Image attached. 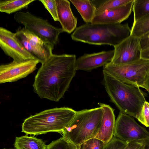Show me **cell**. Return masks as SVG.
Returning <instances> with one entry per match:
<instances>
[{
	"instance_id": "cell-1",
	"label": "cell",
	"mask_w": 149,
	"mask_h": 149,
	"mask_svg": "<svg viewBox=\"0 0 149 149\" xmlns=\"http://www.w3.org/2000/svg\"><path fill=\"white\" fill-rule=\"evenodd\" d=\"M75 54H52L42 63L33 85L41 98L55 102L63 97L76 71Z\"/></svg>"
},
{
	"instance_id": "cell-2",
	"label": "cell",
	"mask_w": 149,
	"mask_h": 149,
	"mask_svg": "<svg viewBox=\"0 0 149 149\" xmlns=\"http://www.w3.org/2000/svg\"><path fill=\"white\" fill-rule=\"evenodd\" d=\"M102 84L111 101L120 112L137 118L146 101L139 87L120 81L102 71Z\"/></svg>"
},
{
	"instance_id": "cell-3",
	"label": "cell",
	"mask_w": 149,
	"mask_h": 149,
	"mask_svg": "<svg viewBox=\"0 0 149 149\" xmlns=\"http://www.w3.org/2000/svg\"><path fill=\"white\" fill-rule=\"evenodd\" d=\"M131 29L128 23H88L76 28L71 35L74 41L89 44L114 47L129 36Z\"/></svg>"
},
{
	"instance_id": "cell-4",
	"label": "cell",
	"mask_w": 149,
	"mask_h": 149,
	"mask_svg": "<svg viewBox=\"0 0 149 149\" xmlns=\"http://www.w3.org/2000/svg\"><path fill=\"white\" fill-rule=\"evenodd\" d=\"M76 113L73 109L65 107L45 110L25 119L22 124V132L33 135L51 132L62 134Z\"/></svg>"
},
{
	"instance_id": "cell-5",
	"label": "cell",
	"mask_w": 149,
	"mask_h": 149,
	"mask_svg": "<svg viewBox=\"0 0 149 149\" xmlns=\"http://www.w3.org/2000/svg\"><path fill=\"white\" fill-rule=\"evenodd\" d=\"M103 113L100 107L77 111L72 121L63 132L62 138L76 146L95 138L101 125Z\"/></svg>"
},
{
	"instance_id": "cell-6",
	"label": "cell",
	"mask_w": 149,
	"mask_h": 149,
	"mask_svg": "<svg viewBox=\"0 0 149 149\" xmlns=\"http://www.w3.org/2000/svg\"><path fill=\"white\" fill-rule=\"evenodd\" d=\"M149 60L141 58L134 62L116 65L111 62L103 66V71L124 83L141 87L148 71Z\"/></svg>"
},
{
	"instance_id": "cell-7",
	"label": "cell",
	"mask_w": 149,
	"mask_h": 149,
	"mask_svg": "<svg viewBox=\"0 0 149 149\" xmlns=\"http://www.w3.org/2000/svg\"><path fill=\"white\" fill-rule=\"evenodd\" d=\"M14 18L26 29L54 45L58 42L60 34L64 32L62 28L56 27L46 20L37 17L28 12L16 13Z\"/></svg>"
},
{
	"instance_id": "cell-8",
	"label": "cell",
	"mask_w": 149,
	"mask_h": 149,
	"mask_svg": "<svg viewBox=\"0 0 149 149\" xmlns=\"http://www.w3.org/2000/svg\"><path fill=\"white\" fill-rule=\"evenodd\" d=\"M16 36L25 49L42 63L53 54L54 45L26 29L18 28Z\"/></svg>"
},
{
	"instance_id": "cell-9",
	"label": "cell",
	"mask_w": 149,
	"mask_h": 149,
	"mask_svg": "<svg viewBox=\"0 0 149 149\" xmlns=\"http://www.w3.org/2000/svg\"><path fill=\"white\" fill-rule=\"evenodd\" d=\"M114 136L128 142L148 139L149 132L132 117L120 112L116 120Z\"/></svg>"
},
{
	"instance_id": "cell-10",
	"label": "cell",
	"mask_w": 149,
	"mask_h": 149,
	"mask_svg": "<svg viewBox=\"0 0 149 149\" xmlns=\"http://www.w3.org/2000/svg\"><path fill=\"white\" fill-rule=\"evenodd\" d=\"M114 47V54L111 62L114 64H127L141 58L140 38L132 34H131Z\"/></svg>"
},
{
	"instance_id": "cell-11",
	"label": "cell",
	"mask_w": 149,
	"mask_h": 149,
	"mask_svg": "<svg viewBox=\"0 0 149 149\" xmlns=\"http://www.w3.org/2000/svg\"><path fill=\"white\" fill-rule=\"evenodd\" d=\"M0 47L5 54L12 58L14 61L38 60L24 47L16 38L15 33L3 27H0Z\"/></svg>"
},
{
	"instance_id": "cell-12",
	"label": "cell",
	"mask_w": 149,
	"mask_h": 149,
	"mask_svg": "<svg viewBox=\"0 0 149 149\" xmlns=\"http://www.w3.org/2000/svg\"><path fill=\"white\" fill-rule=\"evenodd\" d=\"M40 62L36 59L16 62L13 61L7 64L0 66L1 84L15 81L24 78L36 69Z\"/></svg>"
},
{
	"instance_id": "cell-13",
	"label": "cell",
	"mask_w": 149,
	"mask_h": 149,
	"mask_svg": "<svg viewBox=\"0 0 149 149\" xmlns=\"http://www.w3.org/2000/svg\"><path fill=\"white\" fill-rule=\"evenodd\" d=\"M114 54L113 49L92 54H84L76 59V70L88 71L103 67L111 62Z\"/></svg>"
},
{
	"instance_id": "cell-14",
	"label": "cell",
	"mask_w": 149,
	"mask_h": 149,
	"mask_svg": "<svg viewBox=\"0 0 149 149\" xmlns=\"http://www.w3.org/2000/svg\"><path fill=\"white\" fill-rule=\"evenodd\" d=\"M134 0L118 8L95 16L91 23L121 24L127 19L133 11Z\"/></svg>"
},
{
	"instance_id": "cell-15",
	"label": "cell",
	"mask_w": 149,
	"mask_h": 149,
	"mask_svg": "<svg viewBox=\"0 0 149 149\" xmlns=\"http://www.w3.org/2000/svg\"><path fill=\"white\" fill-rule=\"evenodd\" d=\"M98 104L102 108L103 113L101 125L95 138L101 141L105 145L114 136L116 122L114 110L109 105L102 103Z\"/></svg>"
},
{
	"instance_id": "cell-16",
	"label": "cell",
	"mask_w": 149,
	"mask_h": 149,
	"mask_svg": "<svg viewBox=\"0 0 149 149\" xmlns=\"http://www.w3.org/2000/svg\"><path fill=\"white\" fill-rule=\"evenodd\" d=\"M58 17L64 32L70 34L76 29L77 19L71 10L67 0H55Z\"/></svg>"
},
{
	"instance_id": "cell-17",
	"label": "cell",
	"mask_w": 149,
	"mask_h": 149,
	"mask_svg": "<svg viewBox=\"0 0 149 149\" xmlns=\"http://www.w3.org/2000/svg\"><path fill=\"white\" fill-rule=\"evenodd\" d=\"M86 24L91 23L95 16L96 8L91 0H70Z\"/></svg>"
},
{
	"instance_id": "cell-18",
	"label": "cell",
	"mask_w": 149,
	"mask_h": 149,
	"mask_svg": "<svg viewBox=\"0 0 149 149\" xmlns=\"http://www.w3.org/2000/svg\"><path fill=\"white\" fill-rule=\"evenodd\" d=\"M14 145L15 149H46L47 146L42 140L27 135L16 137Z\"/></svg>"
},
{
	"instance_id": "cell-19",
	"label": "cell",
	"mask_w": 149,
	"mask_h": 149,
	"mask_svg": "<svg viewBox=\"0 0 149 149\" xmlns=\"http://www.w3.org/2000/svg\"><path fill=\"white\" fill-rule=\"evenodd\" d=\"M35 0H5L0 1V11L10 14L27 7Z\"/></svg>"
},
{
	"instance_id": "cell-20",
	"label": "cell",
	"mask_w": 149,
	"mask_h": 149,
	"mask_svg": "<svg viewBox=\"0 0 149 149\" xmlns=\"http://www.w3.org/2000/svg\"><path fill=\"white\" fill-rule=\"evenodd\" d=\"M132 0H91L96 8L95 16L125 4Z\"/></svg>"
},
{
	"instance_id": "cell-21",
	"label": "cell",
	"mask_w": 149,
	"mask_h": 149,
	"mask_svg": "<svg viewBox=\"0 0 149 149\" xmlns=\"http://www.w3.org/2000/svg\"><path fill=\"white\" fill-rule=\"evenodd\" d=\"M149 32V14L134 22L131 34L141 38Z\"/></svg>"
},
{
	"instance_id": "cell-22",
	"label": "cell",
	"mask_w": 149,
	"mask_h": 149,
	"mask_svg": "<svg viewBox=\"0 0 149 149\" xmlns=\"http://www.w3.org/2000/svg\"><path fill=\"white\" fill-rule=\"evenodd\" d=\"M134 22L149 14V0H134L133 8Z\"/></svg>"
},
{
	"instance_id": "cell-23",
	"label": "cell",
	"mask_w": 149,
	"mask_h": 149,
	"mask_svg": "<svg viewBox=\"0 0 149 149\" xmlns=\"http://www.w3.org/2000/svg\"><path fill=\"white\" fill-rule=\"evenodd\" d=\"M105 145L100 140L94 138L76 146L77 149H103Z\"/></svg>"
},
{
	"instance_id": "cell-24",
	"label": "cell",
	"mask_w": 149,
	"mask_h": 149,
	"mask_svg": "<svg viewBox=\"0 0 149 149\" xmlns=\"http://www.w3.org/2000/svg\"><path fill=\"white\" fill-rule=\"evenodd\" d=\"M49 13L54 21H58L55 0H40Z\"/></svg>"
},
{
	"instance_id": "cell-25",
	"label": "cell",
	"mask_w": 149,
	"mask_h": 149,
	"mask_svg": "<svg viewBox=\"0 0 149 149\" xmlns=\"http://www.w3.org/2000/svg\"><path fill=\"white\" fill-rule=\"evenodd\" d=\"M137 119L147 127H149V103L146 101Z\"/></svg>"
},
{
	"instance_id": "cell-26",
	"label": "cell",
	"mask_w": 149,
	"mask_h": 149,
	"mask_svg": "<svg viewBox=\"0 0 149 149\" xmlns=\"http://www.w3.org/2000/svg\"><path fill=\"white\" fill-rule=\"evenodd\" d=\"M127 142L114 136L112 140L106 145L103 149H125Z\"/></svg>"
},
{
	"instance_id": "cell-27",
	"label": "cell",
	"mask_w": 149,
	"mask_h": 149,
	"mask_svg": "<svg viewBox=\"0 0 149 149\" xmlns=\"http://www.w3.org/2000/svg\"><path fill=\"white\" fill-rule=\"evenodd\" d=\"M67 141L61 137L47 145L46 149H67Z\"/></svg>"
},
{
	"instance_id": "cell-28",
	"label": "cell",
	"mask_w": 149,
	"mask_h": 149,
	"mask_svg": "<svg viewBox=\"0 0 149 149\" xmlns=\"http://www.w3.org/2000/svg\"><path fill=\"white\" fill-rule=\"evenodd\" d=\"M145 146L144 140L131 141L127 142L125 149H144Z\"/></svg>"
},
{
	"instance_id": "cell-29",
	"label": "cell",
	"mask_w": 149,
	"mask_h": 149,
	"mask_svg": "<svg viewBox=\"0 0 149 149\" xmlns=\"http://www.w3.org/2000/svg\"><path fill=\"white\" fill-rule=\"evenodd\" d=\"M142 49H144L149 47V32L140 38Z\"/></svg>"
},
{
	"instance_id": "cell-30",
	"label": "cell",
	"mask_w": 149,
	"mask_h": 149,
	"mask_svg": "<svg viewBox=\"0 0 149 149\" xmlns=\"http://www.w3.org/2000/svg\"><path fill=\"white\" fill-rule=\"evenodd\" d=\"M141 88L146 89L149 94V70L148 71Z\"/></svg>"
},
{
	"instance_id": "cell-31",
	"label": "cell",
	"mask_w": 149,
	"mask_h": 149,
	"mask_svg": "<svg viewBox=\"0 0 149 149\" xmlns=\"http://www.w3.org/2000/svg\"><path fill=\"white\" fill-rule=\"evenodd\" d=\"M141 58L149 60V47L142 50Z\"/></svg>"
},
{
	"instance_id": "cell-32",
	"label": "cell",
	"mask_w": 149,
	"mask_h": 149,
	"mask_svg": "<svg viewBox=\"0 0 149 149\" xmlns=\"http://www.w3.org/2000/svg\"><path fill=\"white\" fill-rule=\"evenodd\" d=\"M144 141L145 142L144 149H149V138Z\"/></svg>"
},
{
	"instance_id": "cell-33",
	"label": "cell",
	"mask_w": 149,
	"mask_h": 149,
	"mask_svg": "<svg viewBox=\"0 0 149 149\" xmlns=\"http://www.w3.org/2000/svg\"><path fill=\"white\" fill-rule=\"evenodd\" d=\"M13 149V148H3V149Z\"/></svg>"
}]
</instances>
